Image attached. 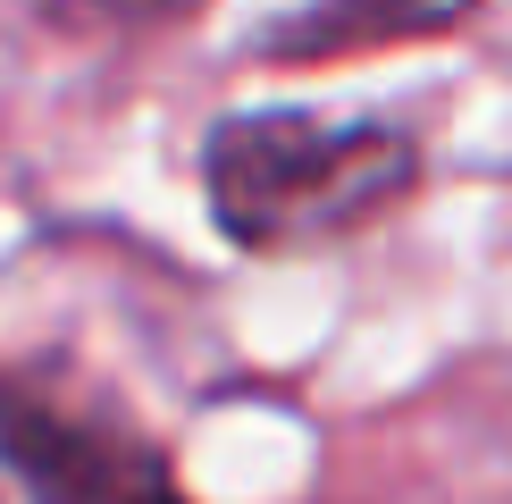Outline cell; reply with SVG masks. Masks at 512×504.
I'll list each match as a JSON object with an SVG mask.
<instances>
[{
	"label": "cell",
	"instance_id": "277c9868",
	"mask_svg": "<svg viewBox=\"0 0 512 504\" xmlns=\"http://www.w3.org/2000/svg\"><path fill=\"white\" fill-rule=\"evenodd\" d=\"M202 0H42V17L68 34H135V26H177Z\"/></svg>",
	"mask_w": 512,
	"mask_h": 504
},
{
	"label": "cell",
	"instance_id": "5b68a950",
	"mask_svg": "<svg viewBox=\"0 0 512 504\" xmlns=\"http://www.w3.org/2000/svg\"><path fill=\"white\" fill-rule=\"evenodd\" d=\"M17 496V479H9V446H0V504H9Z\"/></svg>",
	"mask_w": 512,
	"mask_h": 504
},
{
	"label": "cell",
	"instance_id": "7a4b0ae2",
	"mask_svg": "<svg viewBox=\"0 0 512 504\" xmlns=\"http://www.w3.org/2000/svg\"><path fill=\"white\" fill-rule=\"evenodd\" d=\"M0 446H9V479L26 504H185L168 454L110 420L0 395Z\"/></svg>",
	"mask_w": 512,
	"mask_h": 504
},
{
	"label": "cell",
	"instance_id": "3957f363",
	"mask_svg": "<svg viewBox=\"0 0 512 504\" xmlns=\"http://www.w3.org/2000/svg\"><path fill=\"white\" fill-rule=\"evenodd\" d=\"M462 17H471V0H311L261 51H277V59H345V51H387V42L445 34Z\"/></svg>",
	"mask_w": 512,
	"mask_h": 504
},
{
	"label": "cell",
	"instance_id": "6da1fadb",
	"mask_svg": "<svg viewBox=\"0 0 512 504\" xmlns=\"http://www.w3.org/2000/svg\"><path fill=\"white\" fill-rule=\"evenodd\" d=\"M420 185V143L328 110H236L202 135L210 219L244 252H303L387 219Z\"/></svg>",
	"mask_w": 512,
	"mask_h": 504
}]
</instances>
